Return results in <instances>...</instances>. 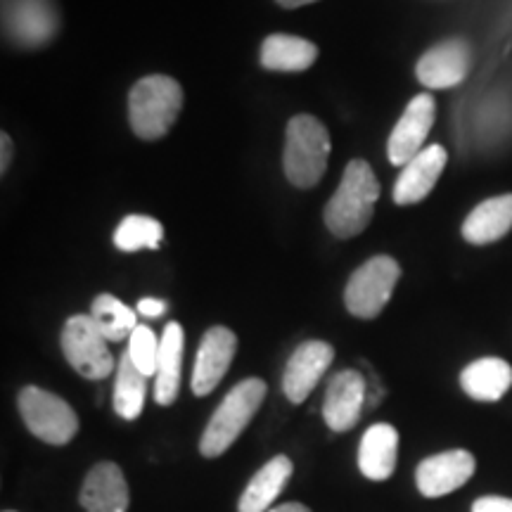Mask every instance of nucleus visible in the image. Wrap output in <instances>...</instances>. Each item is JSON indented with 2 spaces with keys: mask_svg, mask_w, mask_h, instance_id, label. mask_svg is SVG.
I'll list each match as a JSON object with an SVG mask.
<instances>
[{
  "mask_svg": "<svg viewBox=\"0 0 512 512\" xmlns=\"http://www.w3.org/2000/svg\"><path fill=\"white\" fill-rule=\"evenodd\" d=\"M380 183L366 159H351L335 195L325 207V226L335 238L349 240L363 233L373 221Z\"/></svg>",
  "mask_w": 512,
  "mask_h": 512,
  "instance_id": "1",
  "label": "nucleus"
},
{
  "mask_svg": "<svg viewBox=\"0 0 512 512\" xmlns=\"http://www.w3.org/2000/svg\"><path fill=\"white\" fill-rule=\"evenodd\" d=\"M181 110L183 88L171 76H145L128 93V124L143 140L164 138L176 124Z\"/></svg>",
  "mask_w": 512,
  "mask_h": 512,
  "instance_id": "2",
  "label": "nucleus"
},
{
  "mask_svg": "<svg viewBox=\"0 0 512 512\" xmlns=\"http://www.w3.org/2000/svg\"><path fill=\"white\" fill-rule=\"evenodd\" d=\"M330 133L323 121L311 114H297L287 124L283 169L294 188H313L328 171Z\"/></svg>",
  "mask_w": 512,
  "mask_h": 512,
  "instance_id": "3",
  "label": "nucleus"
},
{
  "mask_svg": "<svg viewBox=\"0 0 512 512\" xmlns=\"http://www.w3.org/2000/svg\"><path fill=\"white\" fill-rule=\"evenodd\" d=\"M266 382L259 377H247L226 394L216 413L211 415L207 430L202 434L200 453L204 458H219L238 441L245 427L266 399Z\"/></svg>",
  "mask_w": 512,
  "mask_h": 512,
  "instance_id": "4",
  "label": "nucleus"
},
{
  "mask_svg": "<svg viewBox=\"0 0 512 512\" xmlns=\"http://www.w3.org/2000/svg\"><path fill=\"white\" fill-rule=\"evenodd\" d=\"M17 408L27 430L50 446L69 444L79 432V415L67 401L41 387H24Z\"/></svg>",
  "mask_w": 512,
  "mask_h": 512,
  "instance_id": "5",
  "label": "nucleus"
},
{
  "mask_svg": "<svg viewBox=\"0 0 512 512\" xmlns=\"http://www.w3.org/2000/svg\"><path fill=\"white\" fill-rule=\"evenodd\" d=\"M399 278L401 266L396 264L394 256L380 254L368 259L366 264L351 273L347 290H344L347 311L361 320L377 318L392 299Z\"/></svg>",
  "mask_w": 512,
  "mask_h": 512,
  "instance_id": "6",
  "label": "nucleus"
},
{
  "mask_svg": "<svg viewBox=\"0 0 512 512\" xmlns=\"http://www.w3.org/2000/svg\"><path fill=\"white\" fill-rule=\"evenodd\" d=\"M62 351L76 373L86 380H107L117 368L107 337L91 316H72L62 330Z\"/></svg>",
  "mask_w": 512,
  "mask_h": 512,
  "instance_id": "7",
  "label": "nucleus"
},
{
  "mask_svg": "<svg viewBox=\"0 0 512 512\" xmlns=\"http://www.w3.org/2000/svg\"><path fill=\"white\" fill-rule=\"evenodd\" d=\"M434 117H437V102H434L432 95H415L403 110L401 119L396 121L392 136L387 140L389 162L406 166L415 155H420L434 126Z\"/></svg>",
  "mask_w": 512,
  "mask_h": 512,
  "instance_id": "8",
  "label": "nucleus"
},
{
  "mask_svg": "<svg viewBox=\"0 0 512 512\" xmlns=\"http://www.w3.org/2000/svg\"><path fill=\"white\" fill-rule=\"evenodd\" d=\"M475 467V456L465 448L444 451L422 460L415 470V484L425 498H441L470 482L475 475Z\"/></svg>",
  "mask_w": 512,
  "mask_h": 512,
  "instance_id": "9",
  "label": "nucleus"
},
{
  "mask_svg": "<svg viewBox=\"0 0 512 512\" xmlns=\"http://www.w3.org/2000/svg\"><path fill=\"white\" fill-rule=\"evenodd\" d=\"M235 351H238V337L233 330L216 325L204 332L200 349H197L195 370H192V394L207 396L214 392L226 377Z\"/></svg>",
  "mask_w": 512,
  "mask_h": 512,
  "instance_id": "10",
  "label": "nucleus"
},
{
  "mask_svg": "<svg viewBox=\"0 0 512 512\" xmlns=\"http://www.w3.org/2000/svg\"><path fill=\"white\" fill-rule=\"evenodd\" d=\"M368 403V382L358 370H339L328 384L323 401L325 425L332 432H349Z\"/></svg>",
  "mask_w": 512,
  "mask_h": 512,
  "instance_id": "11",
  "label": "nucleus"
},
{
  "mask_svg": "<svg viewBox=\"0 0 512 512\" xmlns=\"http://www.w3.org/2000/svg\"><path fill=\"white\" fill-rule=\"evenodd\" d=\"M335 361V349L328 342L309 339L294 349L285 366L283 375V392L292 403H304L309 394L316 389L320 377L328 373V368Z\"/></svg>",
  "mask_w": 512,
  "mask_h": 512,
  "instance_id": "12",
  "label": "nucleus"
},
{
  "mask_svg": "<svg viewBox=\"0 0 512 512\" xmlns=\"http://www.w3.org/2000/svg\"><path fill=\"white\" fill-rule=\"evenodd\" d=\"M467 72H470V46L460 38H448V41L430 48L415 67L418 81L425 88H434V91L458 86L467 79Z\"/></svg>",
  "mask_w": 512,
  "mask_h": 512,
  "instance_id": "13",
  "label": "nucleus"
},
{
  "mask_svg": "<svg viewBox=\"0 0 512 512\" xmlns=\"http://www.w3.org/2000/svg\"><path fill=\"white\" fill-rule=\"evenodd\" d=\"M446 162L448 155L444 147L427 145L420 155H415L411 162L403 166L399 178H396L394 202L406 207V204H418L425 200L437 185L439 176L444 174Z\"/></svg>",
  "mask_w": 512,
  "mask_h": 512,
  "instance_id": "14",
  "label": "nucleus"
},
{
  "mask_svg": "<svg viewBox=\"0 0 512 512\" xmlns=\"http://www.w3.org/2000/svg\"><path fill=\"white\" fill-rule=\"evenodd\" d=\"M79 501L86 512H126L131 498L121 467L114 463L95 465L86 475Z\"/></svg>",
  "mask_w": 512,
  "mask_h": 512,
  "instance_id": "15",
  "label": "nucleus"
},
{
  "mask_svg": "<svg viewBox=\"0 0 512 512\" xmlns=\"http://www.w3.org/2000/svg\"><path fill=\"white\" fill-rule=\"evenodd\" d=\"M399 456V432L387 422L368 427L358 446V470L373 482H384L394 475Z\"/></svg>",
  "mask_w": 512,
  "mask_h": 512,
  "instance_id": "16",
  "label": "nucleus"
},
{
  "mask_svg": "<svg viewBox=\"0 0 512 512\" xmlns=\"http://www.w3.org/2000/svg\"><path fill=\"white\" fill-rule=\"evenodd\" d=\"M8 27L22 46H41L53 38L57 15L50 0H12L8 10Z\"/></svg>",
  "mask_w": 512,
  "mask_h": 512,
  "instance_id": "17",
  "label": "nucleus"
},
{
  "mask_svg": "<svg viewBox=\"0 0 512 512\" xmlns=\"http://www.w3.org/2000/svg\"><path fill=\"white\" fill-rule=\"evenodd\" d=\"M512 230V195L479 202L463 221V238L470 245H491Z\"/></svg>",
  "mask_w": 512,
  "mask_h": 512,
  "instance_id": "18",
  "label": "nucleus"
},
{
  "mask_svg": "<svg viewBox=\"0 0 512 512\" xmlns=\"http://www.w3.org/2000/svg\"><path fill=\"white\" fill-rule=\"evenodd\" d=\"M185 332L178 323H166L159 347L157 375H155V401L159 406H171L181 392V368H183Z\"/></svg>",
  "mask_w": 512,
  "mask_h": 512,
  "instance_id": "19",
  "label": "nucleus"
},
{
  "mask_svg": "<svg viewBox=\"0 0 512 512\" xmlns=\"http://www.w3.org/2000/svg\"><path fill=\"white\" fill-rule=\"evenodd\" d=\"M460 387L475 401H498L512 387V368L503 358H477L460 373Z\"/></svg>",
  "mask_w": 512,
  "mask_h": 512,
  "instance_id": "20",
  "label": "nucleus"
},
{
  "mask_svg": "<svg viewBox=\"0 0 512 512\" xmlns=\"http://www.w3.org/2000/svg\"><path fill=\"white\" fill-rule=\"evenodd\" d=\"M318 60V46L306 38L271 34L261 43V64L268 72H306Z\"/></svg>",
  "mask_w": 512,
  "mask_h": 512,
  "instance_id": "21",
  "label": "nucleus"
},
{
  "mask_svg": "<svg viewBox=\"0 0 512 512\" xmlns=\"http://www.w3.org/2000/svg\"><path fill=\"white\" fill-rule=\"evenodd\" d=\"M294 467L287 456H275L261 467L247 484L245 494L238 503V512H266L271 510L275 498L283 494L285 484L290 482Z\"/></svg>",
  "mask_w": 512,
  "mask_h": 512,
  "instance_id": "22",
  "label": "nucleus"
},
{
  "mask_svg": "<svg viewBox=\"0 0 512 512\" xmlns=\"http://www.w3.org/2000/svg\"><path fill=\"white\" fill-rule=\"evenodd\" d=\"M147 377L133 366L131 356L124 354L117 361V380H114V411L119 418L136 420L145 408Z\"/></svg>",
  "mask_w": 512,
  "mask_h": 512,
  "instance_id": "23",
  "label": "nucleus"
},
{
  "mask_svg": "<svg viewBox=\"0 0 512 512\" xmlns=\"http://www.w3.org/2000/svg\"><path fill=\"white\" fill-rule=\"evenodd\" d=\"M91 318L107 342H124L138 328V311L128 309L114 294H98L93 299Z\"/></svg>",
  "mask_w": 512,
  "mask_h": 512,
  "instance_id": "24",
  "label": "nucleus"
},
{
  "mask_svg": "<svg viewBox=\"0 0 512 512\" xmlns=\"http://www.w3.org/2000/svg\"><path fill=\"white\" fill-rule=\"evenodd\" d=\"M164 240V226L152 216H126L114 230V245L121 252H140V249H159Z\"/></svg>",
  "mask_w": 512,
  "mask_h": 512,
  "instance_id": "25",
  "label": "nucleus"
},
{
  "mask_svg": "<svg viewBox=\"0 0 512 512\" xmlns=\"http://www.w3.org/2000/svg\"><path fill=\"white\" fill-rule=\"evenodd\" d=\"M159 347H162V342H159L152 328H147V325H138V328L133 330V335L128 337L126 354L131 356L133 366H136L145 377H155Z\"/></svg>",
  "mask_w": 512,
  "mask_h": 512,
  "instance_id": "26",
  "label": "nucleus"
},
{
  "mask_svg": "<svg viewBox=\"0 0 512 512\" xmlns=\"http://www.w3.org/2000/svg\"><path fill=\"white\" fill-rule=\"evenodd\" d=\"M472 512H512V498L484 496L472 503Z\"/></svg>",
  "mask_w": 512,
  "mask_h": 512,
  "instance_id": "27",
  "label": "nucleus"
},
{
  "mask_svg": "<svg viewBox=\"0 0 512 512\" xmlns=\"http://www.w3.org/2000/svg\"><path fill=\"white\" fill-rule=\"evenodd\" d=\"M136 311L145 318H159L162 313H166V302H162V299H155V297H145L138 302Z\"/></svg>",
  "mask_w": 512,
  "mask_h": 512,
  "instance_id": "28",
  "label": "nucleus"
},
{
  "mask_svg": "<svg viewBox=\"0 0 512 512\" xmlns=\"http://www.w3.org/2000/svg\"><path fill=\"white\" fill-rule=\"evenodd\" d=\"M0 150H3V159H0V171H8V166H10V159H12V140H10V136L8 133H3V136H0Z\"/></svg>",
  "mask_w": 512,
  "mask_h": 512,
  "instance_id": "29",
  "label": "nucleus"
},
{
  "mask_svg": "<svg viewBox=\"0 0 512 512\" xmlns=\"http://www.w3.org/2000/svg\"><path fill=\"white\" fill-rule=\"evenodd\" d=\"M268 512H311V510L302 503H283V505H278V508H273Z\"/></svg>",
  "mask_w": 512,
  "mask_h": 512,
  "instance_id": "30",
  "label": "nucleus"
},
{
  "mask_svg": "<svg viewBox=\"0 0 512 512\" xmlns=\"http://www.w3.org/2000/svg\"><path fill=\"white\" fill-rule=\"evenodd\" d=\"M278 5H283L287 10H294V8H304V5H311L316 3V0H275Z\"/></svg>",
  "mask_w": 512,
  "mask_h": 512,
  "instance_id": "31",
  "label": "nucleus"
},
{
  "mask_svg": "<svg viewBox=\"0 0 512 512\" xmlns=\"http://www.w3.org/2000/svg\"><path fill=\"white\" fill-rule=\"evenodd\" d=\"M5 512H12V510H5Z\"/></svg>",
  "mask_w": 512,
  "mask_h": 512,
  "instance_id": "32",
  "label": "nucleus"
}]
</instances>
